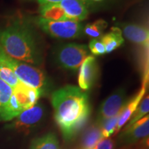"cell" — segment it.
<instances>
[{
    "mask_svg": "<svg viewBox=\"0 0 149 149\" xmlns=\"http://www.w3.org/2000/svg\"><path fill=\"white\" fill-rule=\"evenodd\" d=\"M103 138L101 127L95 122L87 128L84 133L79 149H92Z\"/></svg>",
    "mask_w": 149,
    "mask_h": 149,
    "instance_id": "cell-14",
    "label": "cell"
},
{
    "mask_svg": "<svg viewBox=\"0 0 149 149\" xmlns=\"http://www.w3.org/2000/svg\"><path fill=\"white\" fill-rule=\"evenodd\" d=\"M108 26V23L104 19H98L93 23L88 24L84 28V33L87 36L96 39L102 37Z\"/></svg>",
    "mask_w": 149,
    "mask_h": 149,
    "instance_id": "cell-18",
    "label": "cell"
},
{
    "mask_svg": "<svg viewBox=\"0 0 149 149\" xmlns=\"http://www.w3.org/2000/svg\"><path fill=\"white\" fill-rule=\"evenodd\" d=\"M44 116V107L41 104L36 103L33 107L22 112L8 126L9 128L22 131L29 130L38 125Z\"/></svg>",
    "mask_w": 149,
    "mask_h": 149,
    "instance_id": "cell-8",
    "label": "cell"
},
{
    "mask_svg": "<svg viewBox=\"0 0 149 149\" xmlns=\"http://www.w3.org/2000/svg\"><path fill=\"white\" fill-rule=\"evenodd\" d=\"M127 102L126 92L123 88L118 89L112 93L100 106L96 122L100 124L104 121L119 114L122 112Z\"/></svg>",
    "mask_w": 149,
    "mask_h": 149,
    "instance_id": "cell-6",
    "label": "cell"
},
{
    "mask_svg": "<svg viewBox=\"0 0 149 149\" xmlns=\"http://www.w3.org/2000/svg\"><path fill=\"white\" fill-rule=\"evenodd\" d=\"M31 149H60L59 141L55 134L49 133L35 139L31 146Z\"/></svg>",
    "mask_w": 149,
    "mask_h": 149,
    "instance_id": "cell-17",
    "label": "cell"
},
{
    "mask_svg": "<svg viewBox=\"0 0 149 149\" xmlns=\"http://www.w3.org/2000/svg\"><path fill=\"white\" fill-rule=\"evenodd\" d=\"M70 21H83L88 15L86 3L81 0H63L58 3Z\"/></svg>",
    "mask_w": 149,
    "mask_h": 149,
    "instance_id": "cell-12",
    "label": "cell"
},
{
    "mask_svg": "<svg viewBox=\"0 0 149 149\" xmlns=\"http://www.w3.org/2000/svg\"><path fill=\"white\" fill-rule=\"evenodd\" d=\"M0 46L10 57L34 66L43 62L40 43L32 26L24 20H15L0 29Z\"/></svg>",
    "mask_w": 149,
    "mask_h": 149,
    "instance_id": "cell-2",
    "label": "cell"
},
{
    "mask_svg": "<svg viewBox=\"0 0 149 149\" xmlns=\"http://www.w3.org/2000/svg\"><path fill=\"white\" fill-rule=\"evenodd\" d=\"M0 78L10 86L13 88L19 84L21 81L17 77L9 67L0 59Z\"/></svg>",
    "mask_w": 149,
    "mask_h": 149,
    "instance_id": "cell-19",
    "label": "cell"
},
{
    "mask_svg": "<svg viewBox=\"0 0 149 149\" xmlns=\"http://www.w3.org/2000/svg\"><path fill=\"white\" fill-rule=\"evenodd\" d=\"M122 35L131 42L142 46L148 48L149 31L144 26L135 24H122Z\"/></svg>",
    "mask_w": 149,
    "mask_h": 149,
    "instance_id": "cell-11",
    "label": "cell"
},
{
    "mask_svg": "<svg viewBox=\"0 0 149 149\" xmlns=\"http://www.w3.org/2000/svg\"><path fill=\"white\" fill-rule=\"evenodd\" d=\"M38 89L29 86L22 81L13 88V94L24 111L33 107L42 95Z\"/></svg>",
    "mask_w": 149,
    "mask_h": 149,
    "instance_id": "cell-10",
    "label": "cell"
},
{
    "mask_svg": "<svg viewBox=\"0 0 149 149\" xmlns=\"http://www.w3.org/2000/svg\"><path fill=\"white\" fill-rule=\"evenodd\" d=\"M13 88L0 78V113L8 103Z\"/></svg>",
    "mask_w": 149,
    "mask_h": 149,
    "instance_id": "cell-22",
    "label": "cell"
},
{
    "mask_svg": "<svg viewBox=\"0 0 149 149\" xmlns=\"http://www.w3.org/2000/svg\"><path fill=\"white\" fill-rule=\"evenodd\" d=\"M54 117L63 137L71 140L85 126L91 114L88 96L79 87L68 85L54 91Z\"/></svg>",
    "mask_w": 149,
    "mask_h": 149,
    "instance_id": "cell-1",
    "label": "cell"
},
{
    "mask_svg": "<svg viewBox=\"0 0 149 149\" xmlns=\"http://www.w3.org/2000/svg\"><path fill=\"white\" fill-rule=\"evenodd\" d=\"M101 41L105 47L106 53H112L124 44V39L122 30L117 26L112 27L109 33L102 36Z\"/></svg>",
    "mask_w": 149,
    "mask_h": 149,
    "instance_id": "cell-15",
    "label": "cell"
},
{
    "mask_svg": "<svg viewBox=\"0 0 149 149\" xmlns=\"http://www.w3.org/2000/svg\"><path fill=\"white\" fill-rule=\"evenodd\" d=\"M149 116H144L129 127H125L119 136L118 144L122 146H131L148 137Z\"/></svg>",
    "mask_w": 149,
    "mask_h": 149,
    "instance_id": "cell-7",
    "label": "cell"
},
{
    "mask_svg": "<svg viewBox=\"0 0 149 149\" xmlns=\"http://www.w3.org/2000/svg\"><path fill=\"white\" fill-rule=\"evenodd\" d=\"M39 27L46 34L57 39H76L83 35L84 25L75 21H50L40 17L36 19Z\"/></svg>",
    "mask_w": 149,
    "mask_h": 149,
    "instance_id": "cell-4",
    "label": "cell"
},
{
    "mask_svg": "<svg viewBox=\"0 0 149 149\" xmlns=\"http://www.w3.org/2000/svg\"><path fill=\"white\" fill-rule=\"evenodd\" d=\"M93 1H103V0H93Z\"/></svg>",
    "mask_w": 149,
    "mask_h": 149,
    "instance_id": "cell-26",
    "label": "cell"
},
{
    "mask_svg": "<svg viewBox=\"0 0 149 149\" xmlns=\"http://www.w3.org/2000/svg\"><path fill=\"white\" fill-rule=\"evenodd\" d=\"M37 1L40 5H44L48 4V3H58L63 0H37ZM81 1L86 3L88 1V0H81Z\"/></svg>",
    "mask_w": 149,
    "mask_h": 149,
    "instance_id": "cell-25",
    "label": "cell"
},
{
    "mask_svg": "<svg viewBox=\"0 0 149 149\" xmlns=\"http://www.w3.org/2000/svg\"><path fill=\"white\" fill-rule=\"evenodd\" d=\"M88 53V48L84 44L69 43L56 48L54 55L59 66L70 71H77Z\"/></svg>",
    "mask_w": 149,
    "mask_h": 149,
    "instance_id": "cell-5",
    "label": "cell"
},
{
    "mask_svg": "<svg viewBox=\"0 0 149 149\" xmlns=\"http://www.w3.org/2000/svg\"><path fill=\"white\" fill-rule=\"evenodd\" d=\"M149 111V97L148 95L145 97L144 99L141 100V102L138 105L135 111L134 112L133 115L130 117L129 122L128 123L126 127H129L133 124H135L136 122L141 120L144 116H146V114H148Z\"/></svg>",
    "mask_w": 149,
    "mask_h": 149,
    "instance_id": "cell-20",
    "label": "cell"
},
{
    "mask_svg": "<svg viewBox=\"0 0 149 149\" xmlns=\"http://www.w3.org/2000/svg\"><path fill=\"white\" fill-rule=\"evenodd\" d=\"M115 143L109 137L103 138L92 149H114Z\"/></svg>",
    "mask_w": 149,
    "mask_h": 149,
    "instance_id": "cell-24",
    "label": "cell"
},
{
    "mask_svg": "<svg viewBox=\"0 0 149 149\" xmlns=\"http://www.w3.org/2000/svg\"><path fill=\"white\" fill-rule=\"evenodd\" d=\"M120 113H121L115 115V117H112V118H110L109 120L104 121V122L100 124L104 138H107V137H109L113 134H115Z\"/></svg>",
    "mask_w": 149,
    "mask_h": 149,
    "instance_id": "cell-21",
    "label": "cell"
},
{
    "mask_svg": "<svg viewBox=\"0 0 149 149\" xmlns=\"http://www.w3.org/2000/svg\"><path fill=\"white\" fill-rule=\"evenodd\" d=\"M98 67L96 59L93 56H88L84 60L80 68L78 83L82 91L89 90L95 82Z\"/></svg>",
    "mask_w": 149,
    "mask_h": 149,
    "instance_id": "cell-9",
    "label": "cell"
},
{
    "mask_svg": "<svg viewBox=\"0 0 149 149\" xmlns=\"http://www.w3.org/2000/svg\"><path fill=\"white\" fill-rule=\"evenodd\" d=\"M41 17L50 21H70L59 3L40 5Z\"/></svg>",
    "mask_w": 149,
    "mask_h": 149,
    "instance_id": "cell-16",
    "label": "cell"
},
{
    "mask_svg": "<svg viewBox=\"0 0 149 149\" xmlns=\"http://www.w3.org/2000/svg\"><path fill=\"white\" fill-rule=\"evenodd\" d=\"M146 86L147 84H142V87H141L139 92L133 98L130 99L129 101H128L126 105L124 106V109H123L120 115L115 134L118 133L121 128L130 120L133 113L135 111L136 109L140 103L141 100L144 97L145 93H146Z\"/></svg>",
    "mask_w": 149,
    "mask_h": 149,
    "instance_id": "cell-13",
    "label": "cell"
},
{
    "mask_svg": "<svg viewBox=\"0 0 149 149\" xmlns=\"http://www.w3.org/2000/svg\"><path fill=\"white\" fill-rule=\"evenodd\" d=\"M0 59L13 70L19 81L44 93L48 86V81L46 75L40 68L12 58L3 51L1 46Z\"/></svg>",
    "mask_w": 149,
    "mask_h": 149,
    "instance_id": "cell-3",
    "label": "cell"
},
{
    "mask_svg": "<svg viewBox=\"0 0 149 149\" xmlns=\"http://www.w3.org/2000/svg\"><path fill=\"white\" fill-rule=\"evenodd\" d=\"M88 48L95 55H102L106 54V50L101 40L93 39L89 43Z\"/></svg>",
    "mask_w": 149,
    "mask_h": 149,
    "instance_id": "cell-23",
    "label": "cell"
}]
</instances>
